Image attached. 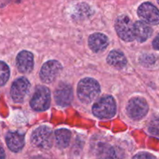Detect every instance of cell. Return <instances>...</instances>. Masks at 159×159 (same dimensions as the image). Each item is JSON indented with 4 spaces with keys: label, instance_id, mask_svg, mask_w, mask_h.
Instances as JSON below:
<instances>
[{
    "label": "cell",
    "instance_id": "ba28073f",
    "mask_svg": "<svg viewBox=\"0 0 159 159\" xmlns=\"http://www.w3.org/2000/svg\"><path fill=\"white\" fill-rule=\"evenodd\" d=\"M62 66L57 61H49L42 66L40 77L45 83H51L60 74Z\"/></svg>",
    "mask_w": 159,
    "mask_h": 159
},
{
    "label": "cell",
    "instance_id": "44dd1931",
    "mask_svg": "<svg viewBox=\"0 0 159 159\" xmlns=\"http://www.w3.org/2000/svg\"><path fill=\"white\" fill-rule=\"evenodd\" d=\"M153 46L155 49L159 50V34L155 37V39L153 41Z\"/></svg>",
    "mask_w": 159,
    "mask_h": 159
},
{
    "label": "cell",
    "instance_id": "603a6c76",
    "mask_svg": "<svg viewBox=\"0 0 159 159\" xmlns=\"http://www.w3.org/2000/svg\"><path fill=\"white\" fill-rule=\"evenodd\" d=\"M32 159H48V158H44V157H42V156H36V157H34Z\"/></svg>",
    "mask_w": 159,
    "mask_h": 159
},
{
    "label": "cell",
    "instance_id": "7402d4cb",
    "mask_svg": "<svg viewBox=\"0 0 159 159\" xmlns=\"http://www.w3.org/2000/svg\"><path fill=\"white\" fill-rule=\"evenodd\" d=\"M0 159H5L4 150L1 147H0Z\"/></svg>",
    "mask_w": 159,
    "mask_h": 159
},
{
    "label": "cell",
    "instance_id": "6da1fadb",
    "mask_svg": "<svg viewBox=\"0 0 159 159\" xmlns=\"http://www.w3.org/2000/svg\"><path fill=\"white\" fill-rule=\"evenodd\" d=\"M77 92L79 99L83 103L89 104L94 101L99 96L100 87L95 79L86 78L79 82Z\"/></svg>",
    "mask_w": 159,
    "mask_h": 159
},
{
    "label": "cell",
    "instance_id": "52a82bcc",
    "mask_svg": "<svg viewBox=\"0 0 159 159\" xmlns=\"http://www.w3.org/2000/svg\"><path fill=\"white\" fill-rule=\"evenodd\" d=\"M30 82L26 78H20L12 83L11 87V97L16 102H22L29 93Z\"/></svg>",
    "mask_w": 159,
    "mask_h": 159
},
{
    "label": "cell",
    "instance_id": "7a4b0ae2",
    "mask_svg": "<svg viewBox=\"0 0 159 159\" xmlns=\"http://www.w3.org/2000/svg\"><path fill=\"white\" fill-rule=\"evenodd\" d=\"M116 112V102L110 96L101 97L93 107V114L99 119H110L114 116Z\"/></svg>",
    "mask_w": 159,
    "mask_h": 159
},
{
    "label": "cell",
    "instance_id": "7c38bea8",
    "mask_svg": "<svg viewBox=\"0 0 159 159\" xmlns=\"http://www.w3.org/2000/svg\"><path fill=\"white\" fill-rule=\"evenodd\" d=\"M98 159H121L123 153L118 148L102 144L97 149Z\"/></svg>",
    "mask_w": 159,
    "mask_h": 159
},
{
    "label": "cell",
    "instance_id": "ffe728a7",
    "mask_svg": "<svg viewBox=\"0 0 159 159\" xmlns=\"http://www.w3.org/2000/svg\"><path fill=\"white\" fill-rule=\"evenodd\" d=\"M133 159H156V158H155V156L151 155V154L143 152V153H139L137 155H135V156L133 158Z\"/></svg>",
    "mask_w": 159,
    "mask_h": 159
},
{
    "label": "cell",
    "instance_id": "9a60e30c",
    "mask_svg": "<svg viewBox=\"0 0 159 159\" xmlns=\"http://www.w3.org/2000/svg\"><path fill=\"white\" fill-rule=\"evenodd\" d=\"M152 34V28L145 22L138 21L134 23V38L139 42L147 40Z\"/></svg>",
    "mask_w": 159,
    "mask_h": 159
},
{
    "label": "cell",
    "instance_id": "5b68a950",
    "mask_svg": "<svg viewBox=\"0 0 159 159\" xmlns=\"http://www.w3.org/2000/svg\"><path fill=\"white\" fill-rule=\"evenodd\" d=\"M116 30L119 37L125 41L134 39V24L127 16H120L116 20Z\"/></svg>",
    "mask_w": 159,
    "mask_h": 159
},
{
    "label": "cell",
    "instance_id": "4fadbf2b",
    "mask_svg": "<svg viewBox=\"0 0 159 159\" xmlns=\"http://www.w3.org/2000/svg\"><path fill=\"white\" fill-rule=\"evenodd\" d=\"M8 148L14 152H18L24 146V137L17 132H9L6 137Z\"/></svg>",
    "mask_w": 159,
    "mask_h": 159
},
{
    "label": "cell",
    "instance_id": "2e32d148",
    "mask_svg": "<svg viewBox=\"0 0 159 159\" xmlns=\"http://www.w3.org/2000/svg\"><path fill=\"white\" fill-rule=\"evenodd\" d=\"M107 62L115 68H123L127 64V59L121 51L114 50L109 54Z\"/></svg>",
    "mask_w": 159,
    "mask_h": 159
},
{
    "label": "cell",
    "instance_id": "277c9868",
    "mask_svg": "<svg viewBox=\"0 0 159 159\" xmlns=\"http://www.w3.org/2000/svg\"><path fill=\"white\" fill-rule=\"evenodd\" d=\"M51 103V93L47 87L38 86L30 100V106L37 111L48 110Z\"/></svg>",
    "mask_w": 159,
    "mask_h": 159
},
{
    "label": "cell",
    "instance_id": "8992f818",
    "mask_svg": "<svg viewBox=\"0 0 159 159\" xmlns=\"http://www.w3.org/2000/svg\"><path fill=\"white\" fill-rule=\"evenodd\" d=\"M127 113L133 120H141L147 114L148 105L145 99L142 98H133L130 99L127 107Z\"/></svg>",
    "mask_w": 159,
    "mask_h": 159
},
{
    "label": "cell",
    "instance_id": "ac0fdd59",
    "mask_svg": "<svg viewBox=\"0 0 159 159\" xmlns=\"http://www.w3.org/2000/svg\"><path fill=\"white\" fill-rule=\"evenodd\" d=\"M9 78V68L5 62L0 61V85L7 82Z\"/></svg>",
    "mask_w": 159,
    "mask_h": 159
},
{
    "label": "cell",
    "instance_id": "5bb4252c",
    "mask_svg": "<svg viewBox=\"0 0 159 159\" xmlns=\"http://www.w3.org/2000/svg\"><path fill=\"white\" fill-rule=\"evenodd\" d=\"M108 43L109 40L107 36L99 33L93 34L89 38V45L94 52L102 51L107 48Z\"/></svg>",
    "mask_w": 159,
    "mask_h": 159
},
{
    "label": "cell",
    "instance_id": "30bf717a",
    "mask_svg": "<svg viewBox=\"0 0 159 159\" xmlns=\"http://www.w3.org/2000/svg\"><path fill=\"white\" fill-rule=\"evenodd\" d=\"M54 98L57 105L67 107L73 99V91L71 87L66 83L59 84L54 93Z\"/></svg>",
    "mask_w": 159,
    "mask_h": 159
},
{
    "label": "cell",
    "instance_id": "3957f363",
    "mask_svg": "<svg viewBox=\"0 0 159 159\" xmlns=\"http://www.w3.org/2000/svg\"><path fill=\"white\" fill-rule=\"evenodd\" d=\"M31 141L36 147L41 149L51 148L53 144V134L51 129L42 126L36 129L31 136Z\"/></svg>",
    "mask_w": 159,
    "mask_h": 159
},
{
    "label": "cell",
    "instance_id": "d6986e66",
    "mask_svg": "<svg viewBox=\"0 0 159 159\" xmlns=\"http://www.w3.org/2000/svg\"><path fill=\"white\" fill-rule=\"evenodd\" d=\"M148 130L151 134L159 136V116H156L151 120L148 125Z\"/></svg>",
    "mask_w": 159,
    "mask_h": 159
},
{
    "label": "cell",
    "instance_id": "8fae6325",
    "mask_svg": "<svg viewBox=\"0 0 159 159\" xmlns=\"http://www.w3.org/2000/svg\"><path fill=\"white\" fill-rule=\"evenodd\" d=\"M16 65L19 71L24 74L30 73L34 68V56L32 53L23 51L16 57Z\"/></svg>",
    "mask_w": 159,
    "mask_h": 159
},
{
    "label": "cell",
    "instance_id": "9c48e42d",
    "mask_svg": "<svg viewBox=\"0 0 159 159\" xmlns=\"http://www.w3.org/2000/svg\"><path fill=\"white\" fill-rule=\"evenodd\" d=\"M138 15L145 23L152 25L159 23V10L150 2H144L138 8Z\"/></svg>",
    "mask_w": 159,
    "mask_h": 159
},
{
    "label": "cell",
    "instance_id": "d4e9b609",
    "mask_svg": "<svg viewBox=\"0 0 159 159\" xmlns=\"http://www.w3.org/2000/svg\"><path fill=\"white\" fill-rule=\"evenodd\" d=\"M158 3H159V0H158Z\"/></svg>",
    "mask_w": 159,
    "mask_h": 159
},
{
    "label": "cell",
    "instance_id": "cb8c5ba5",
    "mask_svg": "<svg viewBox=\"0 0 159 159\" xmlns=\"http://www.w3.org/2000/svg\"><path fill=\"white\" fill-rule=\"evenodd\" d=\"M12 1H15V2H19V1H20V0H12Z\"/></svg>",
    "mask_w": 159,
    "mask_h": 159
},
{
    "label": "cell",
    "instance_id": "e0dca14e",
    "mask_svg": "<svg viewBox=\"0 0 159 159\" xmlns=\"http://www.w3.org/2000/svg\"><path fill=\"white\" fill-rule=\"evenodd\" d=\"M71 132L67 129H59L55 131V141L57 147L65 148L68 147L71 141Z\"/></svg>",
    "mask_w": 159,
    "mask_h": 159
}]
</instances>
